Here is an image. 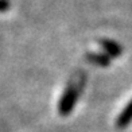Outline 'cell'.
I'll return each mask as SVG.
<instances>
[{
	"label": "cell",
	"instance_id": "6da1fadb",
	"mask_svg": "<svg viewBox=\"0 0 132 132\" xmlns=\"http://www.w3.org/2000/svg\"><path fill=\"white\" fill-rule=\"evenodd\" d=\"M77 100H78V90H77L73 85H69L65 89L62 97L59 100V104H58L59 115L61 116L70 115L71 111L74 109L76 104H77Z\"/></svg>",
	"mask_w": 132,
	"mask_h": 132
},
{
	"label": "cell",
	"instance_id": "7a4b0ae2",
	"mask_svg": "<svg viewBox=\"0 0 132 132\" xmlns=\"http://www.w3.org/2000/svg\"><path fill=\"white\" fill-rule=\"evenodd\" d=\"M100 46L103 47L104 53L106 54L109 58H117L123 54V47L120 43H117L116 40H111V39H100Z\"/></svg>",
	"mask_w": 132,
	"mask_h": 132
},
{
	"label": "cell",
	"instance_id": "3957f363",
	"mask_svg": "<svg viewBox=\"0 0 132 132\" xmlns=\"http://www.w3.org/2000/svg\"><path fill=\"white\" fill-rule=\"evenodd\" d=\"M131 121H132V98L124 106V109L120 112V115L116 120V125H117V128L123 129V128H127Z\"/></svg>",
	"mask_w": 132,
	"mask_h": 132
},
{
	"label": "cell",
	"instance_id": "277c9868",
	"mask_svg": "<svg viewBox=\"0 0 132 132\" xmlns=\"http://www.w3.org/2000/svg\"><path fill=\"white\" fill-rule=\"evenodd\" d=\"M85 57L90 63L101 66V68H106L111 65V58L105 53H86Z\"/></svg>",
	"mask_w": 132,
	"mask_h": 132
},
{
	"label": "cell",
	"instance_id": "5b68a950",
	"mask_svg": "<svg viewBox=\"0 0 132 132\" xmlns=\"http://www.w3.org/2000/svg\"><path fill=\"white\" fill-rule=\"evenodd\" d=\"M11 2L10 0H0V12H4V11L10 10Z\"/></svg>",
	"mask_w": 132,
	"mask_h": 132
}]
</instances>
